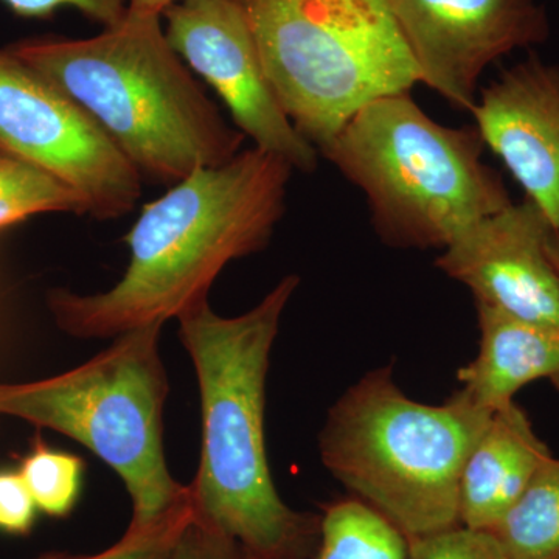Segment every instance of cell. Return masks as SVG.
I'll return each instance as SVG.
<instances>
[{
	"label": "cell",
	"mask_w": 559,
	"mask_h": 559,
	"mask_svg": "<svg viewBox=\"0 0 559 559\" xmlns=\"http://www.w3.org/2000/svg\"><path fill=\"white\" fill-rule=\"evenodd\" d=\"M294 171L289 162L253 146L191 173L143 205L124 237L130 264L119 283L86 296L51 290L58 326L80 340H106L205 304L230 261L270 245Z\"/></svg>",
	"instance_id": "cell-1"
},
{
	"label": "cell",
	"mask_w": 559,
	"mask_h": 559,
	"mask_svg": "<svg viewBox=\"0 0 559 559\" xmlns=\"http://www.w3.org/2000/svg\"><path fill=\"white\" fill-rule=\"evenodd\" d=\"M299 285L286 275L237 318H221L205 301L178 319L201 395V460L189 485L194 513L257 559H304L319 540V518L280 498L264 441L271 352Z\"/></svg>",
	"instance_id": "cell-2"
},
{
	"label": "cell",
	"mask_w": 559,
	"mask_h": 559,
	"mask_svg": "<svg viewBox=\"0 0 559 559\" xmlns=\"http://www.w3.org/2000/svg\"><path fill=\"white\" fill-rule=\"evenodd\" d=\"M9 50L79 103L142 178L175 186L234 159L245 143L168 43L162 17L127 11L94 38Z\"/></svg>",
	"instance_id": "cell-3"
},
{
	"label": "cell",
	"mask_w": 559,
	"mask_h": 559,
	"mask_svg": "<svg viewBox=\"0 0 559 559\" xmlns=\"http://www.w3.org/2000/svg\"><path fill=\"white\" fill-rule=\"evenodd\" d=\"M484 151L476 127H444L406 92L364 106L319 154L366 194L382 242L444 249L513 204Z\"/></svg>",
	"instance_id": "cell-4"
},
{
	"label": "cell",
	"mask_w": 559,
	"mask_h": 559,
	"mask_svg": "<svg viewBox=\"0 0 559 559\" xmlns=\"http://www.w3.org/2000/svg\"><path fill=\"white\" fill-rule=\"evenodd\" d=\"M492 414L459 389L439 406L404 395L392 367L369 371L331 407L326 469L407 539L460 525V479Z\"/></svg>",
	"instance_id": "cell-5"
},
{
	"label": "cell",
	"mask_w": 559,
	"mask_h": 559,
	"mask_svg": "<svg viewBox=\"0 0 559 559\" xmlns=\"http://www.w3.org/2000/svg\"><path fill=\"white\" fill-rule=\"evenodd\" d=\"M275 97L323 148L364 106L421 75L389 0H242Z\"/></svg>",
	"instance_id": "cell-6"
},
{
	"label": "cell",
	"mask_w": 559,
	"mask_h": 559,
	"mask_svg": "<svg viewBox=\"0 0 559 559\" xmlns=\"http://www.w3.org/2000/svg\"><path fill=\"white\" fill-rule=\"evenodd\" d=\"M162 326L121 333L105 352L57 377L0 382V415L76 440L116 471L131 498L130 527L159 520L189 492L171 476L164 452Z\"/></svg>",
	"instance_id": "cell-7"
},
{
	"label": "cell",
	"mask_w": 559,
	"mask_h": 559,
	"mask_svg": "<svg viewBox=\"0 0 559 559\" xmlns=\"http://www.w3.org/2000/svg\"><path fill=\"white\" fill-rule=\"evenodd\" d=\"M0 150L75 191L87 215L134 210L142 175L90 114L31 66L0 50Z\"/></svg>",
	"instance_id": "cell-8"
},
{
	"label": "cell",
	"mask_w": 559,
	"mask_h": 559,
	"mask_svg": "<svg viewBox=\"0 0 559 559\" xmlns=\"http://www.w3.org/2000/svg\"><path fill=\"white\" fill-rule=\"evenodd\" d=\"M162 17L173 49L218 94L253 146L294 170L318 168V150L301 138L272 91L242 0H180Z\"/></svg>",
	"instance_id": "cell-9"
},
{
	"label": "cell",
	"mask_w": 559,
	"mask_h": 559,
	"mask_svg": "<svg viewBox=\"0 0 559 559\" xmlns=\"http://www.w3.org/2000/svg\"><path fill=\"white\" fill-rule=\"evenodd\" d=\"M421 83L469 112L481 73L516 50L550 39L540 0H389Z\"/></svg>",
	"instance_id": "cell-10"
},
{
	"label": "cell",
	"mask_w": 559,
	"mask_h": 559,
	"mask_svg": "<svg viewBox=\"0 0 559 559\" xmlns=\"http://www.w3.org/2000/svg\"><path fill=\"white\" fill-rule=\"evenodd\" d=\"M550 231L524 198L459 235L436 266L465 285L476 305L559 329V275L546 250Z\"/></svg>",
	"instance_id": "cell-11"
},
{
	"label": "cell",
	"mask_w": 559,
	"mask_h": 559,
	"mask_svg": "<svg viewBox=\"0 0 559 559\" xmlns=\"http://www.w3.org/2000/svg\"><path fill=\"white\" fill-rule=\"evenodd\" d=\"M469 112L485 148L559 234V64L528 51L479 91Z\"/></svg>",
	"instance_id": "cell-12"
},
{
	"label": "cell",
	"mask_w": 559,
	"mask_h": 559,
	"mask_svg": "<svg viewBox=\"0 0 559 559\" xmlns=\"http://www.w3.org/2000/svg\"><path fill=\"white\" fill-rule=\"evenodd\" d=\"M520 404L492 414L460 479V524L491 532L550 457Z\"/></svg>",
	"instance_id": "cell-13"
},
{
	"label": "cell",
	"mask_w": 559,
	"mask_h": 559,
	"mask_svg": "<svg viewBox=\"0 0 559 559\" xmlns=\"http://www.w3.org/2000/svg\"><path fill=\"white\" fill-rule=\"evenodd\" d=\"M480 344L476 359L459 370L462 390L474 403L498 412L520 390L550 381L559 390V329L527 322L476 305Z\"/></svg>",
	"instance_id": "cell-14"
},
{
	"label": "cell",
	"mask_w": 559,
	"mask_h": 559,
	"mask_svg": "<svg viewBox=\"0 0 559 559\" xmlns=\"http://www.w3.org/2000/svg\"><path fill=\"white\" fill-rule=\"evenodd\" d=\"M491 533L510 559H559V459L540 465Z\"/></svg>",
	"instance_id": "cell-15"
},
{
	"label": "cell",
	"mask_w": 559,
	"mask_h": 559,
	"mask_svg": "<svg viewBox=\"0 0 559 559\" xmlns=\"http://www.w3.org/2000/svg\"><path fill=\"white\" fill-rule=\"evenodd\" d=\"M406 535L358 498L337 500L320 518L316 559H407Z\"/></svg>",
	"instance_id": "cell-16"
},
{
	"label": "cell",
	"mask_w": 559,
	"mask_h": 559,
	"mask_svg": "<svg viewBox=\"0 0 559 559\" xmlns=\"http://www.w3.org/2000/svg\"><path fill=\"white\" fill-rule=\"evenodd\" d=\"M39 213H86L79 194L43 168L0 150V229Z\"/></svg>",
	"instance_id": "cell-17"
},
{
	"label": "cell",
	"mask_w": 559,
	"mask_h": 559,
	"mask_svg": "<svg viewBox=\"0 0 559 559\" xmlns=\"http://www.w3.org/2000/svg\"><path fill=\"white\" fill-rule=\"evenodd\" d=\"M20 474L38 511L51 518H64L75 509L84 474L83 460L76 455L50 450L38 441L22 460Z\"/></svg>",
	"instance_id": "cell-18"
},
{
	"label": "cell",
	"mask_w": 559,
	"mask_h": 559,
	"mask_svg": "<svg viewBox=\"0 0 559 559\" xmlns=\"http://www.w3.org/2000/svg\"><path fill=\"white\" fill-rule=\"evenodd\" d=\"M194 518L191 491L170 511L145 527H128L108 549L95 555L47 554L36 559H167Z\"/></svg>",
	"instance_id": "cell-19"
},
{
	"label": "cell",
	"mask_w": 559,
	"mask_h": 559,
	"mask_svg": "<svg viewBox=\"0 0 559 559\" xmlns=\"http://www.w3.org/2000/svg\"><path fill=\"white\" fill-rule=\"evenodd\" d=\"M407 543V559H510L491 532L462 524Z\"/></svg>",
	"instance_id": "cell-20"
},
{
	"label": "cell",
	"mask_w": 559,
	"mask_h": 559,
	"mask_svg": "<svg viewBox=\"0 0 559 559\" xmlns=\"http://www.w3.org/2000/svg\"><path fill=\"white\" fill-rule=\"evenodd\" d=\"M167 559H257L226 533L201 521L194 513L189 527Z\"/></svg>",
	"instance_id": "cell-21"
},
{
	"label": "cell",
	"mask_w": 559,
	"mask_h": 559,
	"mask_svg": "<svg viewBox=\"0 0 559 559\" xmlns=\"http://www.w3.org/2000/svg\"><path fill=\"white\" fill-rule=\"evenodd\" d=\"M17 16L49 17L55 11L70 7L97 22L103 28L116 25L128 11V0H2Z\"/></svg>",
	"instance_id": "cell-22"
},
{
	"label": "cell",
	"mask_w": 559,
	"mask_h": 559,
	"mask_svg": "<svg viewBox=\"0 0 559 559\" xmlns=\"http://www.w3.org/2000/svg\"><path fill=\"white\" fill-rule=\"evenodd\" d=\"M36 509L20 471H0V532L25 536L35 525Z\"/></svg>",
	"instance_id": "cell-23"
},
{
	"label": "cell",
	"mask_w": 559,
	"mask_h": 559,
	"mask_svg": "<svg viewBox=\"0 0 559 559\" xmlns=\"http://www.w3.org/2000/svg\"><path fill=\"white\" fill-rule=\"evenodd\" d=\"M180 0H128V11L143 16H164L165 11Z\"/></svg>",
	"instance_id": "cell-24"
},
{
	"label": "cell",
	"mask_w": 559,
	"mask_h": 559,
	"mask_svg": "<svg viewBox=\"0 0 559 559\" xmlns=\"http://www.w3.org/2000/svg\"><path fill=\"white\" fill-rule=\"evenodd\" d=\"M546 250L550 263L554 264L555 271L559 275V234L557 231H550L549 238H547Z\"/></svg>",
	"instance_id": "cell-25"
}]
</instances>
